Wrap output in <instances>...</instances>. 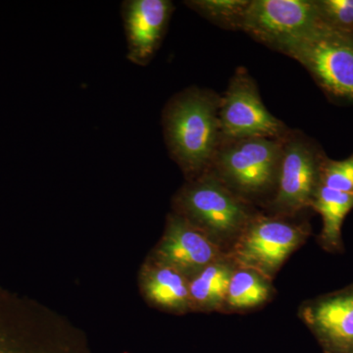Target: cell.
Instances as JSON below:
<instances>
[{"mask_svg":"<svg viewBox=\"0 0 353 353\" xmlns=\"http://www.w3.org/2000/svg\"><path fill=\"white\" fill-rule=\"evenodd\" d=\"M283 141L250 138L224 141L210 170L245 201L261 199L277 187Z\"/></svg>","mask_w":353,"mask_h":353,"instance_id":"277c9868","label":"cell"},{"mask_svg":"<svg viewBox=\"0 0 353 353\" xmlns=\"http://www.w3.org/2000/svg\"><path fill=\"white\" fill-rule=\"evenodd\" d=\"M316 3L324 24L353 34V0H316Z\"/></svg>","mask_w":353,"mask_h":353,"instance_id":"d6986e66","label":"cell"},{"mask_svg":"<svg viewBox=\"0 0 353 353\" xmlns=\"http://www.w3.org/2000/svg\"><path fill=\"white\" fill-rule=\"evenodd\" d=\"M320 22L313 0H252L241 16L239 29L280 51Z\"/></svg>","mask_w":353,"mask_h":353,"instance_id":"ba28073f","label":"cell"},{"mask_svg":"<svg viewBox=\"0 0 353 353\" xmlns=\"http://www.w3.org/2000/svg\"><path fill=\"white\" fill-rule=\"evenodd\" d=\"M141 288L155 307L176 314L192 311L189 278L152 256L141 270Z\"/></svg>","mask_w":353,"mask_h":353,"instance_id":"4fadbf2b","label":"cell"},{"mask_svg":"<svg viewBox=\"0 0 353 353\" xmlns=\"http://www.w3.org/2000/svg\"><path fill=\"white\" fill-rule=\"evenodd\" d=\"M270 280L253 269H234L222 312H245L270 303L276 290Z\"/></svg>","mask_w":353,"mask_h":353,"instance_id":"9a60e30c","label":"cell"},{"mask_svg":"<svg viewBox=\"0 0 353 353\" xmlns=\"http://www.w3.org/2000/svg\"><path fill=\"white\" fill-rule=\"evenodd\" d=\"M175 213L230 252L255 212L250 202L232 192L213 172L192 179L176 194Z\"/></svg>","mask_w":353,"mask_h":353,"instance_id":"3957f363","label":"cell"},{"mask_svg":"<svg viewBox=\"0 0 353 353\" xmlns=\"http://www.w3.org/2000/svg\"><path fill=\"white\" fill-rule=\"evenodd\" d=\"M326 353H353V285L308 299L299 310Z\"/></svg>","mask_w":353,"mask_h":353,"instance_id":"30bf717a","label":"cell"},{"mask_svg":"<svg viewBox=\"0 0 353 353\" xmlns=\"http://www.w3.org/2000/svg\"><path fill=\"white\" fill-rule=\"evenodd\" d=\"M221 141L250 138H283L285 125L272 115L245 69L238 70L222 99L219 111Z\"/></svg>","mask_w":353,"mask_h":353,"instance_id":"9c48e42d","label":"cell"},{"mask_svg":"<svg viewBox=\"0 0 353 353\" xmlns=\"http://www.w3.org/2000/svg\"><path fill=\"white\" fill-rule=\"evenodd\" d=\"M320 180L321 185L329 189L353 194V153L343 160L325 157Z\"/></svg>","mask_w":353,"mask_h":353,"instance_id":"ac0fdd59","label":"cell"},{"mask_svg":"<svg viewBox=\"0 0 353 353\" xmlns=\"http://www.w3.org/2000/svg\"><path fill=\"white\" fill-rule=\"evenodd\" d=\"M222 99L194 88L175 95L165 108V141L190 180L210 170L221 143Z\"/></svg>","mask_w":353,"mask_h":353,"instance_id":"6da1fadb","label":"cell"},{"mask_svg":"<svg viewBox=\"0 0 353 353\" xmlns=\"http://www.w3.org/2000/svg\"><path fill=\"white\" fill-rule=\"evenodd\" d=\"M309 234L307 223L255 213L228 255L236 266L253 269L273 281Z\"/></svg>","mask_w":353,"mask_h":353,"instance_id":"8992f818","label":"cell"},{"mask_svg":"<svg viewBox=\"0 0 353 353\" xmlns=\"http://www.w3.org/2000/svg\"><path fill=\"white\" fill-rule=\"evenodd\" d=\"M280 51L303 65L327 94L353 103V34L321 21Z\"/></svg>","mask_w":353,"mask_h":353,"instance_id":"5b68a950","label":"cell"},{"mask_svg":"<svg viewBox=\"0 0 353 353\" xmlns=\"http://www.w3.org/2000/svg\"><path fill=\"white\" fill-rule=\"evenodd\" d=\"M226 254L208 234L174 212L167 218L163 236L152 257L174 267L190 280Z\"/></svg>","mask_w":353,"mask_h":353,"instance_id":"8fae6325","label":"cell"},{"mask_svg":"<svg viewBox=\"0 0 353 353\" xmlns=\"http://www.w3.org/2000/svg\"><path fill=\"white\" fill-rule=\"evenodd\" d=\"M169 0H127L121 6L126 34L127 58L146 66L162 43L173 13Z\"/></svg>","mask_w":353,"mask_h":353,"instance_id":"7c38bea8","label":"cell"},{"mask_svg":"<svg viewBox=\"0 0 353 353\" xmlns=\"http://www.w3.org/2000/svg\"><path fill=\"white\" fill-rule=\"evenodd\" d=\"M325 353H326V352H325Z\"/></svg>","mask_w":353,"mask_h":353,"instance_id":"ffe728a7","label":"cell"},{"mask_svg":"<svg viewBox=\"0 0 353 353\" xmlns=\"http://www.w3.org/2000/svg\"><path fill=\"white\" fill-rule=\"evenodd\" d=\"M311 208L321 215L323 228L318 241L323 250L339 252L343 250L341 227L353 209V194L320 185Z\"/></svg>","mask_w":353,"mask_h":353,"instance_id":"2e32d148","label":"cell"},{"mask_svg":"<svg viewBox=\"0 0 353 353\" xmlns=\"http://www.w3.org/2000/svg\"><path fill=\"white\" fill-rule=\"evenodd\" d=\"M236 265L229 255L215 260L189 280L190 308L196 312H222Z\"/></svg>","mask_w":353,"mask_h":353,"instance_id":"5bb4252c","label":"cell"},{"mask_svg":"<svg viewBox=\"0 0 353 353\" xmlns=\"http://www.w3.org/2000/svg\"><path fill=\"white\" fill-rule=\"evenodd\" d=\"M324 157L303 138L283 141L277 187L270 202L274 213L289 218L311 208L321 185Z\"/></svg>","mask_w":353,"mask_h":353,"instance_id":"52a82bcc","label":"cell"},{"mask_svg":"<svg viewBox=\"0 0 353 353\" xmlns=\"http://www.w3.org/2000/svg\"><path fill=\"white\" fill-rule=\"evenodd\" d=\"M248 0H192L185 4L206 19L223 27L239 29Z\"/></svg>","mask_w":353,"mask_h":353,"instance_id":"e0dca14e","label":"cell"},{"mask_svg":"<svg viewBox=\"0 0 353 353\" xmlns=\"http://www.w3.org/2000/svg\"><path fill=\"white\" fill-rule=\"evenodd\" d=\"M0 353H94L78 329L28 297L0 288Z\"/></svg>","mask_w":353,"mask_h":353,"instance_id":"7a4b0ae2","label":"cell"}]
</instances>
